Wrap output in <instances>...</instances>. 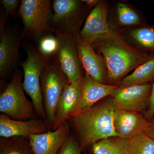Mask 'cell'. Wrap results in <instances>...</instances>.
Here are the masks:
<instances>
[{
    "label": "cell",
    "instance_id": "1",
    "mask_svg": "<svg viewBox=\"0 0 154 154\" xmlns=\"http://www.w3.org/2000/svg\"><path fill=\"white\" fill-rule=\"evenodd\" d=\"M92 46L105 63L107 83L113 85H118L130 72L148 60L154 54L132 47L114 32Z\"/></svg>",
    "mask_w": 154,
    "mask_h": 154
},
{
    "label": "cell",
    "instance_id": "2",
    "mask_svg": "<svg viewBox=\"0 0 154 154\" xmlns=\"http://www.w3.org/2000/svg\"><path fill=\"white\" fill-rule=\"evenodd\" d=\"M116 109L111 97L67 120L77 135L82 150L99 141L117 137L113 125Z\"/></svg>",
    "mask_w": 154,
    "mask_h": 154
},
{
    "label": "cell",
    "instance_id": "3",
    "mask_svg": "<svg viewBox=\"0 0 154 154\" xmlns=\"http://www.w3.org/2000/svg\"><path fill=\"white\" fill-rule=\"evenodd\" d=\"M23 47L27 54V58L21 63L24 77L23 90L30 96L38 118L46 122L40 79L42 73L48 65V58L30 45L24 43Z\"/></svg>",
    "mask_w": 154,
    "mask_h": 154
},
{
    "label": "cell",
    "instance_id": "4",
    "mask_svg": "<svg viewBox=\"0 0 154 154\" xmlns=\"http://www.w3.org/2000/svg\"><path fill=\"white\" fill-rule=\"evenodd\" d=\"M51 8L54 14L50 18L49 25L53 33L59 32L77 38L91 8L78 0H54Z\"/></svg>",
    "mask_w": 154,
    "mask_h": 154
},
{
    "label": "cell",
    "instance_id": "5",
    "mask_svg": "<svg viewBox=\"0 0 154 154\" xmlns=\"http://www.w3.org/2000/svg\"><path fill=\"white\" fill-rule=\"evenodd\" d=\"M23 72L16 69L11 82L0 96V111L17 120L38 118L32 102L25 96L22 87Z\"/></svg>",
    "mask_w": 154,
    "mask_h": 154
},
{
    "label": "cell",
    "instance_id": "6",
    "mask_svg": "<svg viewBox=\"0 0 154 154\" xmlns=\"http://www.w3.org/2000/svg\"><path fill=\"white\" fill-rule=\"evenodd\" d=\"M52 1L22 0L19 15L24 25V32L29 38L38 40L42 36L53 33L49 25Z\"/></svg>",
    "mask_w": 154,
    "mask_h": 154
},
{
    "label": "cell",
    "instance_id": "7",
    "mask_svg": "<svg viewBox=\"0 0 154 154\" xmlns=\"http://www.w3.org/2000/svg\"><path fill=\"white\" fill-rule=\"evenodd\" d=\"M68 80L55 63L48 65L42 73L40 85L46 120L53 130L56 108Z\"/></svg>",
    "mask_w": 154,
    "mask_h": 154
},
{
    "label": "cell",
    "instance_id": "8",
    "mask_svg": "<svg viewBox=\"0 0 154 154\" xmlns=\"http://www.w3.org/2000/svg\"><path fill=\"white\" fill-rule=\"evenodd\" d=\"M54 33L59 43L54 63L63 72L69 82H74L83 76L77 51L76 38L59 32Z\"/></svg>",
    "mask_w": 154,
    "mask_h": 154
},
{
    "label": "cell",
    "instance_id": "9",
    "mask_svg": "<svg viewBox=\"0 0 154 154\" xmlns=\"http://www.w3.org/2000/svg\"><path fill=\"white\" fill-rule=\"evenodd\" d=\"M152 83L121 87L111 94L116 108L128 111L143 112L148 109Z\"/></svg>",
    "mask_w": 154,
    "mask_h": 154
},
{
    "label": "cell",
    "instance_id": "10",
    "mask_svg": "<svg viewBox=\"0 0 154 154\" xmlns=\"http://www.w3.org/2000/svg\"><path fill=\"white\" fill-rule=\"evenodd\" d=\"M109 3L107 1H101L88 14L78 36L83 42L92 45L113 32L108 23Z\"/></svg>",
    "mask_w": 154,
    "mask_h": 154
},
{
    "label": "cell",
    "instance_id": "11",
    "mask_svg": "<svg viewBox=\"0 0 154 154\" xmlns=\"http://www.w3.org/2000/svg\"><path fill=\"white\" fill-rule=\"evenodd\" d=\"M0 42V75L6 78L14 72L19 61V47L21 36L13 29L1 28Z\"/></svg>",
    "mask_w": 154,
    "mask_h": 154
},
{
    "label": "cell",
    "instance_id": "12",
    "mask_svg": "<svg viewBox=\"0 0 154 154\" xmlns=\"http://www.w3.org/2000/svg\"><path fill=\"white\" fill-rule=\"evenodd\" d=\"M49 130L47 122L42 119L17 120L6 114L0 115V136L2 138L28 137L30 135L41 134Z\"/></svg>",
    "mask_w": 154,
    "mask_h": 154
},
{
    "label": "cell",
    "instance_id": "13",
    "mask_svg": "<svg viewBox=\"0 0 154 154\" xmlns=\"http://www.w3.org/2000/svg\"><path fill=\"white\" fill-rule=\"evenodd\" d=\"M71 128L67 121L55 130L28 137L34 154H57L70 136Z\"/></svg>",
    "mask_w": 154,
    "mask_h": 154
},
{
    "label": "cell",
    "instance_id": "14",
    "mask_svg": "<svg viewBox=\"0 0 154 154\" xmlns=\"http://www.w3.org/2000/svg\"><path fill=\"white\" fill-rule=\"evenodd\" d=\"M118 87L98 82L85 73L79 102L68 119L88 110L103 98L111 96L113 91Z\"/></svg>",
    "mask_w": 154,
    "mask_h": 154
},
{
    "label": "cell",
    "instance_id": "15",
    "mask_svg": "<svg viewBox=\"0 0 154 154\" xmlns=\"http://www.w3.org/2000/svg\"><path fill=\"white\" fill-rule=\"evenodd\" d=\"M149 121L140 113L116 108L113 125L117 137L128 140L144 132Z\"/></svg>",
    "mask_w": 154,
    "mask_h": 154
},
{
    "label": "cell",
    "instance_id": "16",
    "mask_svg": "<svg viewBox=\"0 0 154 154\" xmlns=\"http://www.w3.org/2000/svg\"><path fill=\"white\" fill-rule=\"evenodd\" d=\"M84 76L72 83L66 84L59 99L56 108L55 120L53 130H55L67 121L79 102L83 85Z\"/></svg>",
    "mask_w": 154,
    "mask_h": 154
},
{
    "label": "cell",
    "instance_id": "17",
    "mask_svg": "<svg viewBox=\"0 0 154 154\" xmlns=\"http://www.w3.org/2000/svg\"><path fill=\"white\" fill-rule=\"evenodd\" d=\"M78 55L81 66L86 73L98 82L107 84V75L104 61L92 45L76 38Z\"/></svg>",
    "mask_w": 154,
    "mask_h": 154
},
{
    "label": "cell",
    "instance_id": "18",
    "mask_svg": "<svg viewBox=\"0 0 154 154\" xmlns=\"http://www.w3.org/2000/svg\"><path fill=\"white\" fill-rule=\"evenodd\" d=\"M114 32L132 47L154 54V25L122 28Z\"/></svg>",
    "mask_w": 154,
    "mask_h": 154
},
{
    "label": "cell",
    "instance_id": "19",
    "mask_svg": "<svg viewBox=\"0 0 154 154\" xmlns=\"http://www.w3.org/2000/svg\"><path fill=\"white\" fill-rule=\"evenodd\" d=\"M113 9V20L109 24L113 32L122 28L148 25L142 13L126 2H117Z\"/></svg>",
    "mask_w": 154,
    "mask_h": 154
},
{
    "label": "cell",
    "instance_id": "20",
    "mask_svg": "<svg viewBox=\"0 0 154 154\" xmlns=\"http://www.w3.org/2000/svg\"><path fill=\"white\" fill-rule=\"evenodd\" d=\"M154 82V54L150 58L138 66L130 74L122 79L118 85L126 87L143 85Z\"/></svg>",
    "mask_w": 154,
    "mask_h": 154
},
{
    "label": "cell",
    "instance_id": "21",
    "mask_svg": "<svg viewBox=\"0 0 154 154\" xmlns=\"http://www.w3.org/2000/svg\"><path fill=\"white\" fill-rule=\"evenodd\" d=\"M91 147L93 154H128L127 140L118 137L99 141Z\"/></svg>",
    "mask_w": 154,
    "mask_h": 154
},
{
    "label": "cell",
    "instance_id": "22",
    "mask_svg": "<svg viewBox=\"0 0 154 154\" xmlns=\"http://www.w3.org/2000/svg\"><path fill=\"white\" fill-rule=\"evenodd\" d=\"M0 154H34L29 138L14 137L2 138Z\"/></svg>",
    "mask_w": 154,
    "mask_h": 154
},
{
    "label": "cell",
    "instance_id": "23",
    "mask_svg": "<svg viewBox=\"0 0 154 154\" xmlns=\"http://www.w3.org/2000/svg\"><path fill=\"white\" fill-rule=\"evenodd\" d=\"M128 154H154V141L144 132L127 140Z\"/></svg>",
    "mask_w": 154,
    "mask_h": 154
},
{
    "label": "cell",
    "instance_id": "24",
    "mask_svg": "<svg viewBox=\"0 0 154 154\" xmlns=\"http://www.w3.org/2000/svg\"><path fill=\"white\" fill-rule=\"evenodd\" d=\"M39 52L45 57L54 56L57 51L58 40L56 36L48 33L42 36L38 40Z\"/></svg>",
    "mask_w": 154,
    "mask_h": 154
},
{
    "label": "cell",
    "instance_id": "25",
    "mask_svg": "<svg viewBox=\"0 0 154 154\" xmlns=\"http://www.w3.org/2000/svg\"><path fill=\"white\" fill-rule=\"evenodd\" d=\"M82 151L79 142L71 135L61 146L57 154H81Z\"/></svg>",
    "mask_w": 154,
    "mask_h": 154
},
{
    "label": "cell",
    "instance_id": "26",
    "mask_svg": "<svg viewBox=\"0 0 154 154\" xmlns=\"http://www.w3.org/2000/svg\"><path fill=\"white\" fill-rule=\"evenodd\" d=\"M0 3L2 5L6 14L11 15L14 18L17 17V10L19 7V0H1Z\"/></svg>",
    "mask_w": 154,
    "mask_h": 154
},
{
    "label": "cell",
    "instance_id": "27",
    "mask_svg": "<svg viewBox=\"0 0 154 154\" xmlns=\"http://www.w3.org/2000/svg\"><path fill=\"white\" fill-rule=\"evenodd\" d=\"M144 116L149 121L154 116V82L152 85L151 94L148 109L144 113Z\"/></svg>",
    "mask_w": 154,
    "mask_h": 154
},
{
    "label": "cell",
    "instance_id": "28",
    "mask_svg": "<svg viewBox=\"0 0 154 154\" xmlns=\"http://www.w3.org/2000/svg\"><path fill=\"white\" fill-rule=\"evenodd\" d=\"M148 136L154 141V116L149 122L148 125L144 131Z\"/></svg>",
    "mask_w": 154,
    "mask_h": 154
},
{
    "label": "cell",
    "instance_id": "29",
    "mask_svg": "<svg viewBox=\"0 0 154 154\" xmlns=\"http://www.w3.org/2000/svg\"><path fill=\"white\" fill-rule=\"evenodd\" d=\"M90 8H94L101 2V0H83L82 1Z\"/></svg>",
    "mask_w": 154,
    "mask_h": 154
},
{
    "label": "cell",
    "instance_id": "30",
    "mask_svg": "<svg viewBox=\"0 0 154 154\" xmlns=\"http://www.w3.org/2000/svg\"><path fill=\"white\" fill-rule=\"evenodd\" d=\"M153 2H154V1H153Z\"/></svg>",
    "mask_w": 154,
    "mask_h": 154
}]
</instances>
